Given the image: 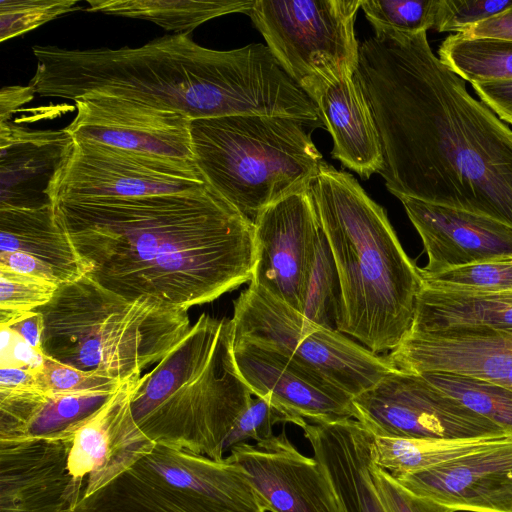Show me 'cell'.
Returning <instances> with one entry per match:
<instances>
[{"label": "cell", "mask_w": 512, "mask_h": 512, "mask_svg": "<svg viewBox=\"0 0 512 512\" xmlns=\"http://www.w3.org/2000/svg\"><path fill=\"white\" fill-rule=\"evenodd\" d=\"M354 79L391 194L512 226V129L434 54L427 32H375L360 45Z\"/></svg>", "instance_id": "obj_1"}, {"label": "cell", "mask_w": 512, "mask_h": 512, "mask_svg": "<svg viewBox=\"0 0 512 512\" xmlns=\"http://www.w3.org/2000/svg\"><path fill=\"white\" fill-rule=\"evenodd\" d=\"M51 204L84 275L128 300L188 310L252 279L254 223L209 184Z\"/></svg>", "instance_id": "obj_2"}, {"label": "cell", "mask_w": 512, "mask_h": 512, "mask_svg": "<svg viewBox=\"0 0 512 512\" xmlns=\"http://www.w3.org/2000/svg\"><path fill=\"white\" fill-rule=\"evenodd\" d=\"M309 191L340 279L338 331L375 354L394 350L412 329L421 269L350 173L322 161Z\"/></svg>", "instance_id": "obj_3"}, {"label": "cell", "mask_w": 512, "mask_h": 512, "mask_svg": "<svg viewBox=\"0 0 512 512\" xmlns=\"http://www.w3.org/2000/svg\"><path fill=\"white\" fill-rule=\"evenodd\" d=\"M29 85L42 97L101 95L174 111L190 120L230 116L235 50L200 46L189 34L165 35L139 47H32Z\"/></svg>", "instance_id": "obj_4"}, {"label": "cell", "mask_w": 512, "mask_h": 512, "mask_svg": "<svg viewBox=\"0 0 512 512\" xmlns=\"http://www.w3.org/2000/svg\"><path fill=\"white\" fill-rule=\"evenodd\" d=\"M231 319L201 314L153 369L133 383L131 409L157 445L220 461L253 393L233 353Z\"/></svg>", "instance_id": "obj_5"}, {"label": "cell", "mask_w": 512, "mask_h": 512, "mask_svg": "<svg viewBox=\"0 0 512 512\" xmlns=\"http://www.w3.org/2000/svg\"><path fill=\"white\" fill-rule=\"evenodd\" d=\"M35 311L43 317L44 356L122 383L161 361L191 326L185 309L128 300L85 275Z\"/></svg>", "instance_id": "obj_6"}, {"label": "cell", "mask_w": 512, "mask_h": 512, "mask_svg": "<svg viewBox=\"0 0 512 512\" xmlns=\"http://www.w3.org/2000/svg\"><path fill=\"white\" fill-rule=\"evenodd\" d=\"M193 160L206 182L252 221L309 190L322 155L303 121L272 115L191 120Z\"/></svg>", "instance_id": "obj_7"}, {"label": "cell", "mask_w": 512, "mask_h": 512, "mask_svg": "<svg viewBox=\"0 0 512 512\" xmlns=\"http://www.w3.org/2000/svg\"><path fill=\"white\" fill-rule=\"evenodd\" d=\"M361 0H255L249 11L273 55L311 98L353 77L360 45L354 23Z\"/></svg>", "instance_id": "obj_8"}, {"label": "cell", "mask_w": 512, "mask_h": 512, "mask_svg": "<svg viewBox=\"0 0 512 512\" xmlns=\"http://www.w3.org/2000/svg\"><path fill=\"white\" fill-rule=\"evenodd\" d=\"M234 339L277 350L322 375L352 397L394 369L338 330L319 326L250 283L234 301Z\"/></svg>", "instance_id": "obj_9"}, {"label": "cell", "mask_w": 512, "mask_h": 512, "mask_svg": "<svg viewBox=\"0 0 512 512\" xmlns=\"http://www.w3.org/2000/svg\"><path fill=\"white\" fill-rule=\"evenodd\" d=\"M207 184L192 160L71 138L45 194L52 203L160 195L195 190Z\"/></svg>", "instance_id": "obj_10"}, {"label": "cell", "mask_w": 512, "mask_h": 512, "mask_svg": "<svg viewBox=\"0 0 512 512\" xmlns=\"http://www.w3.org/2000/svg\"><path fill=\"white\" fill-rule=\"evenodd\" d=\"M354 419L374 436L445 440L511 439L498 425L421 374L392 369L353 397Z\"/></svg>", "instance_id": "obj_11"}, {"label": "cell", "mask_w": 512, "mask_h": 512, "mask_svg": "<svg viewBox=\"0 0 512 512\" xmlns=\"http://www.w3.org/2000/svg\"><path fill=\"white\" fill-rule=\"evenodd\" d=\"M253 223L256 260L250 283L300 312L322 233L310 191L268 206Z\"/></svg>", "instance_id": "obj_12"}, {"label": "cell", "mask_w": 512, "mask_h": 512, "mask_svg": "<svg viewBox=\"0 0 512 512\" xmlns=\"http://www.w3.org/2000/svg\"><path fill=\"white\" fill-rule=\"evenodd\" d=\"M226 458L244 471L267 511L343 512L322 465L300 453L285 430L254 444H238Z\"/></svg>", "instance_id": "obj_13"}, {"label": "cell", "mask_w": 512, "mask_h": 512, "mask_svg": "<svg viewBox=\"0 0 512 512\" xmlns=\"http://www.w3.org/2000/svg\"><path fill=\"white\" fill-rule=\"evenodd\" d=\"M74 103L76 115L64 128L71 138L194 161L191 120L181 113L101 95L86 96Z\"/></svg>", "instance_id": "obj_14"}, {"label": "cell", "mask_w": 512, "mask_h": 512, "mask_svg": "<svg viewBox=\"0 0 512 512\" xmlns=\"http://www.w3.org/2000/svg\"><path fill=\"white\" fill-rule=\"evenodd\" d=\"M71 429L52 437L0 442V512H73L84 484L68 470Z\"/></svg>", "instance_id": "obj_15"}, {"label": "cell", "mask_w": 512, "mask_h": 512, "mask_svg": "<svg viewBox=\"0 0 512 512\" xmlns=\"http://www.w3.org/2000/svg\"><path fill=\"white\" fill-rule=\"evenodd\" d=\"M135 380L123 383L101 407L74 427L68 470L84 484L83 498L111 483L155 448L132 413Z\"/></svg>", "instance_id": "obj_16"}, {"label": "cell", "mask_w": 512, "mask_h": 512, "mask_svg": "<svg viewBox=\"0 0 512 512\" xmlns=\"http://www.w3.org/2000/svg\"><path fill=\"white\" fill-rule=\"evenodd\" d=\"M233 353L254 396L317 424L354 418L351 395L287 355L239 339H234Z\"/></svg>", "instance_id": "obj_17"}, {"label": "cell", "mask_w": 512, "mask_h": 512, "mask_svg": "<svg viewBox=\"0 0 512 512\" xmlns=\"http://www.w3.org/2000/svg\"><path fill=\"white\" fill-rule=\"evenodd\" d=\"M386 359L392 367L406 372L466 375L512 390V331H410Z\"/></svg>", "instance_id": "obj_18"}, {"label": "cell", "mask_w": 512, "mask_h": 512, "mask_svg": "<svg viewBox=\"0 0 512 512\" xmlns=\"http://www.w3.org/2000/svg\"><path fill=\"white\" fill-rule=\"evenodd\" d=\"M394 477L413 493L455 512H512V439Z\"/></svg>", "instance_id": "obj_19"}, {"label": "cell", "mask_w": 512, "mask_h": 512, "mask_svg": "<svg viewBox=\"0 0 512 512\" xmlns=\"http://www.w3.org/2000/svg\"><path fill=\"white\" fill-rule=\"evenodd\" d=\"M408 218L421 237L428 262L424 274L497 258L512 257V226L493 218L401 197Z\"/></svg>", "instance_id": "obj_20"}, {"label": "cell", "mask_w": 512, "mask_h": 512, "mask_svg": "<svg viewBox=\"0 0 512 512\" xmlns=\"http://www.w3.org/2000/svg\"><path fill=\"white\" fill-rule=\"evenodd\" d=\"M303 429L314 458L326 471L343 512H386L371 481L374 435L354 418Z\"/></svg>", "instance_id": "obj_21"}, {"label": "cell", "mask_w": 512, "mask_h": 512, "mask_svg": "<svg viewBox=\"0 0 512 512\" xmlns=\"http://www.w3.org/2000/svg\"><path fill=\"white\" fill-rule=\"evenodd\" d=\"M311 99L333 139L331 155L342 165L369 179L383 167L377 128L359 85L353 77L332 82Z\"/></svg>", "instance_id": "obj_22"}, {"label": "cell", "mask_w": 512, "mask_h": 512, "mask_svg": "<svg viewBox=\"0 0 512 512\" xmlns=\"http://www.w3.org/2000/svg\"><path fill=\"white\" fill-rule=\"evenodd\" d=\"M164 482L204 496L235 512H266L244 471L226 457L220 461L155 445L136 464Z\"/></svg>", "instance_id": "obj_23"}, {"label": "cell", "mask_w": 512, "mask_h": 512, "mask_svg": "<svg viewBox=\"0 0 512 512\" xmlns=\"http://www.w3.org/2000/svg\"><path fill=\"white\" fill-rule=\"evenodd\" d=\"M114 392L0 390V442L59 435L94 413Z\"/></svg>", "instance_id": "obj_24"}, {"label": "cell", "mask_w": 512, "mask_h": 512, "mask_svg": "<svg viewBox=\"0 0 512 512\" xmlns=\"http://www.w3.org/2000/svg\"><path fill=\"white\" fill-rule=\"evenodd\" d=\"M0 252L25 254L55 274L59 286L84 276L67 234L50 202L33 206L0 205Z\"/></svg>", "instance_id": "obj_25"}, {"label": "cell", "mask_w": 512, "mask_h": 512, "mask_svg": "<svg viewBox=\"0 0 512 512\" xmlns=\"http://www.w3.org/2000/svg\"><path fill=\"white\" fill-rule=\"evenodd\" d=\"M71 137L64 130H28L0 123V205L30 206L27 189L42 178L48 185Z\"/></svg>", "instance_id": "obj_26"}, {"label": "cell", "mask_w": 512, "mask_h": 512, "mask_svg": "<svg viewBox=\"0 0 512 512\" xmlns=\"http://www.w3.org/2000/svg\"><path fill=\"white\" fill-rule=\"evenodd\" d=\"M73 512H235L197 493L176 488L135 465Z\"/></svg>", "instance_id": "obj_27"}, {"label": "cell", "mask_w": 512, "mask_h": 512, "mask_svg": "<svg viewBox=\"0 0 512 512\" xmlns=\"http://www.w3.org/2000/svg\"><path fill=\"white\" fill-rule=\"evenodd\" d=\"M452 328L512 331V289L450 291L423 284L411 331L435 332Z\"/></svg>", "instance_id": "obj_28"}, {"label": "cell", "mask_w": 512, "mask_h": 512, "mask_svg": "<svg viewBox=\"0 0 512 512\" xmlns=\"http://www.w3.org/2000/svg\"><path fill=\"white\" fill-rule=\"evenodd\" d=\"M255 0H88L94 13L150 21L174 34H189L213 18L248 14Z\"/></svg>", "instance_id": "obj_29"}, {"label": "cell", "mask_w": 512, "mask_h": 512, "mask_svg": "<svg viewBox=\"0 0 512 512\" xmlns=\"http://www.w3.org/2000/svg\"><path fill=\"white\" fill-rule=\"evenodd\" d=\"M502 439L445 440L374 436L372 462L393 476L425 470L472 452Z\"/></svg>", "instance_id": "obj_30"}, {"label": "cell", "mask_w": 512, "mask_h": 512, "mask_svg": "<svg viewBox=\"0 0 512 512\" xmlns=\"http://www.w3.org/2000/svg\"><path fill=\"white\" fill-rule=\"evenodd\" d=\"M438 57L470 84L512 80V40L451 34L440 44Z\"/></svg>", "instance_id": "obj_31"}, {"label": "cell", "mask_w": 512, "mask_h": 512, "mask_svg": "<svg viewBox=\"0 0 512 512\" xmlns=\"http://www.w3.org/2000/svg\"><path fill=\"white\" fill-rule=\"evenodd\" d=\"M438 389L501 427L512 439V390L471 376L434 372L421 374Z\"/></svg>", "instance_id": "obj_32"}, {"label": "cell", "mask_w": 512, "mask_h": 512, "mask_svg": "<svg viewBox=\"0 0 512 512\" xmlns=\"http://www.w3.org/2000/svg\"><path fill=\"white\" fill-rule=\"evenodd\" d=\"M341 305L340 279L331 248L322 229L300 313L319 326L338 330Z\"/></svg>", "instance_id": "obj_33"}, {"label": "cell", "mask_w": 512, "mask_h": 512, "mask_svg": "<svg viewBox=\"0 0 512 512\" xmlns=\"http://www.w3.org/2000/svg\"><path fill=\"white\" fill-rule=\"evenodd\" d=\"M59 285L0 267V325L11 327L47 304Z\"/></svg>", "instance_id": "obj_34"}, {"label": "cell", "mask_w": 512, "mask_h": 512, "mask_svg": "<svg viewBox=\"0 0 512 512\" xmlns=\"http://www.w3.org/2000/svg\"><path fill=\"white\" fill-rule=\"evenodd\" d=\"M360 8L374 32L416 34L435 28L438 0H361Z\"/></svg>", "instance_id": "obj_35"}, {"label": "cell", "mask_w": 512, "mask_h": 512, "mask_svg": "<svg viewBox=\"0 0 512 512\" xmlns=\"http://www.w3.org/2000/svg\"><path fill=\"white\" fill-rule=\"evenodd\" d=\"M427 287L450 291H502L512 289V257L492 259L434 274L422 273Z\"/></svg>", "instance_id": "obj_36"}, {"label": "cell", "mask_w": 512, "mask_h": 512, "mask_svg": "<svg viewBox=\"0 0 512 512\" xmlns=\"http://www.w3.org/2000/svg\"><path fill=\"white\" fill-rule=\"evenodd\" d=\"M79 9L76 0H0V41L11 40Z\"/></svg>", "instance_id": "obj_37"}, {"label": "cell", "mask_w": 512, "mask_h": 512, "mask_svg": "<svg viewBox=\"0 0 512 512\" xmlns=\"http://www.w3.org/2000/svg\"><path fill=\"white\" fill-rule=\"evenodd\" d=\"M278 423H292L300 428L307 424L304 418L256 396L231 433L226 444V453L248 440L260 442L271 438L274 435L273 427Z\"/></svg>", "instance_id": "obj_38"}, {"label": "cell", "mask_w": 512, "mask_h": 512, "mask_svg": "<svg viewBox=\"0 0 512 512\" xmlns=\"http://www.w3.org/2000/svg\"><path fill=\"white\" fill-rule=\"evenodd\" d=\"M41 388L48 393L114 392L123 383L88 373L50 357L35 369Z\"/></svg>", "instance_id": "obj_39"}, {"label": "cell", "mask_w": 512, "mask_h": 512, "mask_svg": "<svg viewBox=\"0 0 512 512\" xmlns=\"http://www.w3.org/2000/svg\"><path fill=\"white\" fill-rule=\"evenodd\" d=\"M512 6V0H438L435 30L462 34Z\"/></svg>", "instance_id": "obj_40"}, {"label": "cell", "mask_w": 512, "mask_h": 512, "mask_svg": "<svg viewBox=\"0 0 512 512\" xmlns=\"http://www.w3.org/2000/svg\"><path fill=\"white\" fill-rule=\"evenodd\" d=\"M371 481L386 512H455L434 500L419 496L402 484L386 470L369 466Z\"/></svg>", "instance_id": "obj_41"}, {"label": "cell", "mask_w": 512, "mask_h": 512, "mask_svg": "<svg viewBox=\"0 0 512 512\" xmlns=\"http://www.w3.org/2000/svg\"><path fill=\"white\" fill-rule=\"evenodd\" d=\"M473 90L503 122L512 124V80H497L471 84Z\"/></svg>", "instance_id": "obj_42"}, {"label": "cell", "mask_w": 512, "mask_h": 512, "mask_svg": "<svg viewBox=\"0 0 512 512\" xmlns=\"http://www.w3.org/2000/svg\"><path fill=\"white\" fill-rule=\"evenodd\" d=\"M461 35L476 39L512 40V6L497 15L471 26Z\"/></svg>", "instance_id": "obj_43"}, {"label": "cell", "mask_w": 512, "mask_h": 512, "mask_svg": "<svg viewBox=\"0 0 512 512\" xmlns=\"http://www.w3.org/2000/svg\"><path fill=\"white\" fill-rule=\"evenodd\" d=\"M0 390H42L35 369L3 365L0 369Z\"/></svg>", "instance_id": "obj_44"}, {"label": "cell", "mask_w": 512, "mask_h": 512, "mask_svg": "<svg viewBox=\"0 0 512 512\" xmlns=\"http://www.w3.org/2000/svg\"><path fill=\"white\" fill-rule=\"evenodd\" d=\"M36 93L28 84L26 86H5L0 92V123L10 121V118L21 106L30 102Z\"/></svg>", "instance_id": "obj_45"}, {"label": "cell", "mask_w": 512, "mask_h": 512, "mask_svg": "<svg viewBox=\"0 0 512 512\" xmlns=\"http://www.w3.org/2000/svg\"><path fill=\"white\" fill-rule=\"evenodd\" d=\"M9 329L21 337L33 349L42 353L44 322L42 315L38 311L31 312L25 318L9 327Z\"/></svg>", "instance_id": "obj_46"}]
</instances>
